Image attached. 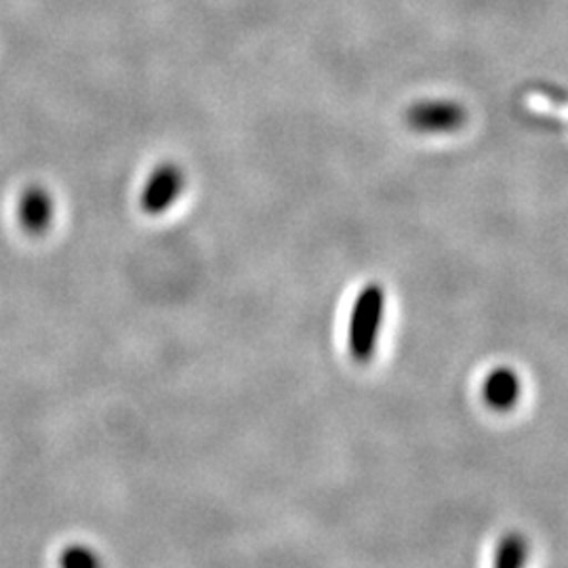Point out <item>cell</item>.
<instances>
[{
    "label": "cell",
    "mask_w": 568,
    "mask_h": 568,
    "mask_svg": "<svg viewBox=\"0 0 568 568\" xmlns=\"http://www.w3.org/2000/svg\"><path fill=\"white\" fill-rule=\"evenodd\" d=\"M384 288L377 284L366 286L365 291L358 295L354 314H352V325H349V349L358 361L371 358L377 333L384 318Z\"/></svg>",
    "instance_id": "obj_1"
},
{
    "label": "cell",
    "mask_w": 568,
    "mask_h": 568,
    "mask_svg": "<svg viewBox=\"0 0 568 568\" xmlns=\"http://www.w3.org/2000/svg\"><path fill=\"white\" fill-rule=\"evenodd\" d=\"M185 175L182 166L164 163L156 166L143 185L142 209L148 215H163L182 196Z\"/></svg>",
    "instance_id": "obj_2"
},
{
    "label": "cell",
    "mask_w": 568,
    "mask_h": 568,
    "mask_svg": "<svg viewBox=\"0 0 568 568\" xmlns=\"http://www.w3.org/2000/svg\"><path fill=\"white\" fill-rule=\"evenodd\" d=\"M406 121L417 131L447 133L464 124L466 112L453 102H424L410 108Z\"/></svg>",
    "instance_id": "obj_3"
},
{
    "label": "cell",
    "mask_w": 568,
    "mask_h": 568,
    "mask_svg": "<svg viewBox=\"0 0 568 568\" xmlns=\"http://www.w3.org/2000/svg\"><path fill=\"white\" fill-rule=\"evenodd\" d=\"M20 224L28 234L41 236L53 222V199L41 185H30L23 190L18 204Z\"/></svg>",
    "instance_id": "obj_4"
},
{
    "label": "cell",
    "mask_w": 568,
    "mask_h": 568,
    "mask_svg": "<svg viewBox=\"0 0 568 568\" xmlns=\"http://www.w3.org/2000/svg\"><path fill=\"white\" fill-rule=\"evenodd\" d=\"M518 394H520L518 377L508 368H499L488 375L487 384H485V398L493 408H509V406L516 405Z\"/></svg>",
    "instance_id": "obj_5"
},
{
    "label": "cell",
    "mask_w": 568,
    "mask_h": 568,
    "mask_svg": "<svg viewBox=\"0 0 568 568\" xmlns=\"http://www.w3.org/2000/svg\"><path fill=\"white\" fill-rule=\"evenodd\" d=\"M525 562V541L520 537H508L499 549L497 568H523Z\"/></svg>",
    "instance_id": "obj_6"
}]
</instances>
